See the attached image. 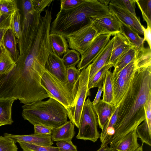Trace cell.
<instances>
[{
  "instance_id": "cell-20",
  "label": "cell",
  "mask_w": 151,
  "mask_h": 151,
  "mask_svg": "<svg viewBox=\"0 0 151 151\" xmlns=\"http://www.w3.org/2000/svg\"><path fill=\"white\" fill-rule=\"evenodd\" d=\"M16 98L12 97H0V127L11 125L14 122L12 117V108Z\"/></svg>"
},
{
  "instance_id": "cell-12",
  "label": "cell",
  "mask_w": 151,
  "mask_h": 151,
  "mask_svg": "<svg viewBox=\"0 0 151 151\" xmlns=\"http://www.w3.org/2000/svg\"><path fill=\"white\" fill-rule=\"evenodd\" d=\"M108 7L121 23L130 27L139 35H144L139 19L129 12L109 3Z\"/></svg>"
},
{
  "instance_id": "cell-27",
  "label": "cell",
  "mask_w": 151,
  "mask_h": 151,
  "mask_svg": "<svg viewBox=\"0 0 151 151\" xmlns=\"http://www.w3.org/2000/svg\"><path fill=\"white\" fill-rule=\"evenodd\" d=\"M135 61L138 68L151 65V49L144 46L137 49Z\"/></svg>"
},
{
  "instance_id": "cell-22",
  "label": "cell",
  "mask_w": 151,
  "mask_h": 151,
  "mask_svg": "<svg viewBox=\"0 0 151 151\" xmlns=\"http://www.w3.org/2000/svg\"><path fill=\"white\" fill-rule=\"evenodd\" d=\"M145 118L142 123L139 125L136 130L138 137L142 143L151 146V111L147 109L145 111Z\"/></svg>"
},
{
  "instance_id": "cell-2",
  "label": "cell",
  "mask_w": 151,
  "mask_h": 151,
  "mask_svg": "<svg viewBox=\"0 0 151 151\" xmlns=\"http://www.w3.org/2000/svg\"><path fill=\"white\" fill-rule=\"evenodd\" d=\"M110 12L108 6L98 0H85L73 8L60 10L51 23L50 33L60 35L65 38L90 23V18L105 16Z\"/></svg>"
},
{
  "instance_id": "cell-21",
  "label": "cell",
  "mask_w": 151,
  "mask_h": 151,
  "mask_svg": "<svg viewBox=\"0 0 151 151\" xmlns=\"http://www.w3.org/2000/svg\"><path fill=\"white\" fill-rule=\"evenodd\" d=\"M94 106L98 117L99 126L102 129L110 119L115 108L102 99Z\"/></svg>"
},
{
  "instance_id": "cell-24",
  "label": "cell",
  "mask_w": 151,
  "mask_h": 151,
  "mask_svg": "<svg viewBox=\"0 0 151 151\" xmlns=\"http://www.w3.org/2000/svg\"><path fill=\"white\" fill-rule=\"evenodd\" d=\"M120 23V32L127 38L133 46L137 49L143 46V38L132 29Z\"/></svg>"
},
{
  "instance_id": "cell-11",
  "label": "cell",
  "mask_w": 151,
  "mask_h": 151,
  "mask_svg": "<svg viewBox=\"0 0 151 151\" xmlns=\"http://www.w3.org/2000/svg\"><path fill=\"white\" fill-rule=\"evenodd\" d=\"M111 35V34H103L96 37L87 50L81 55V60L77 65V69L82 70L90 64L108 43Z\"/></svg>"
},
{
  "instance_id": "cell-43",
  "label": "cell",
  "mask_w": 151,
  "mask_h": 151,
  "mask_svg": "<svg viewBox=\"0 0 151 151\" xmlns=\"http://www.w3.org/2000/svg\"><path fill=\"white\" fill-rule=\"evenodd\" d=\"M23 14L28 13L35 11L33 7L31 0H23L22 1Z\"/></svg>"
},
{
  "instance_id": "cell-5",
  "label": "cell",
  "mask_w": 151,
  "mask_h": 151,
  "mask_svg": "<svg viewBox=\"0 0 151 151\" xmlns=\"http://www.w3.org/2000/svg\"><path fill=\"white\" fill-rule=\"evenodd\" d=\"M98 126V117L94 105L89 97L84 104L76 138L93 142L97 141L100 137Z\"/></svg>"
},
{
  "instance_id": "cell-50",
  "label": "cell",
  "mask_w": 151,
  "mask_h": 151,
  "mask_svg": "<svg viewBox=\"0 0 151 151\" xmlns=\"http://www.w3.org/2000/svg\"><path fill=\"white\" fill-rule=\"evenodd\" d=\"M143 144L142 143V145L134 151H143Z\"/></svg>"
},
{
  "instance_id": "cell-47",
  "label": "cell",
  "mask_w": 151,
  "mask_h": 151,
  "mask_svg": "<svg viewBox=\"0 0 151 151\" xmlns=\"http://www.w3.org/2000/svg\"><path fill=\"white\" fill-rule=\"evenodd\" d=\"M7 29H0V44H1L4 35Z\"/></svg>"
},
{
  "instance_id": "cell-10",
  "label": "cell",
  "mask_w": 151,
  "mask_h": 151,
  "mask_svg": "<svg viewBox=\"0 0 151 151\" xmlns=\"http://www.w3.org/2000/svg\"><path fill=\"white\" fill-rule=\"evenodd\" d=\"M90 21L98 35L103 34L114 35L120 32V22L110 12L105 16L90 18Z\"/></svg>"
},
{
  "instance_id": "cell-45",
  "label": "cell",
  "mask_w": 151,
  "mask_h": 151,
  "mask_svg": "<svg viewBox=\"0 0 151 151\" xmlns=\"http://www.w3.org/2000/svg\"><path fill=\"white\" fill-rule=\"evenodd\" d=\"M103 90V86H100L98 88V90L96 96L93 101L92 102L93 105H95L97 104L101 100L100 97Z\"/></svg>"
},
{
  "instance_id": "cell-1",
  "label": "cell",
  "mask_w": 151,
  "mask_h": 151,
  "mask_svg": "<svg viewBox=\"0 0 151 151\" xmlns=\"http://www.w3.org/2000/svg\"><path fill=\"white\" fill-rule=\"evenodd\" d=\"M151 97V65L138 68L119 107L114 133L109 144L136 129L145 119L144 106Z\"/></svg>"
},
{
  "instance_id": "cell-41",
  "label": "cell",
  "mask_w": 151,
  "mask_h": 151,
  "mask_svg": "<svg viewBox=\"0 0 151 151\" xmlns=\"http://www.w3.org/2000/svg\"><path fill=\"white\" fill-rule=\"evenodd\" d=\"M34 126V133L43 135H51L53 128L40 124H35Z\"/></svg>"
},
{
  "instance_id": "cell-26",
  "label": "cell",
  "mask_w": 151,
  "mask_h": 151,
  "mask_svg": "<svg viewBox=\"0 0 151 151\" xmlns=\"http://www.w3.org/2000/svg\"><path fill=\"white\" fill-rule=\"evenodd\" d=\"M113 65L109 63L104 66L98 71L93 77L89 80L88 88V90L94 87L102 86L107 71Z\"/></svg>"
},
{
  "instance_id": "cell-7",
  "label": "cell",
  "mask_w": 151,
  "mask_h": 151,
  "mask_svg": "<svg viewBox=\"0 0 151 151\" xmlns=\"http://www.w3.org/2000/svg\"><path fill=\"white\" fill-rule=\"evenodd\" d=\"M138 68L134 60L130 62L117 73H112L113 100L111 105L114 108L119 106L128 89L134 74Z\"/></svg>"
},
{
  "instance_id": "cell-32",
  "label": "cell",
  "mask_w": 151,
  "mask_h": 151,
  "mask_svg": "<svg viewBox=\"0 0 151 151\" xmlns=\"http://www.w3.org/2000/svg\"><path fill=\"white\" fill-rule=\"evenodd\" d=\"M23 151H59L57 147L48 146L28 143L18 142Z\"/></svg>"
},
{
  "instance_id": "cell-18",
  "label": "cell",
  "mask_w": 151,
  "mask_h": 151,
  "mask_svg": "<svg viewBox=\"0 0 151 151\" xmlns=\"http://www.w3.org/2000/svg\"><path fill=\"white\" fill-rule=\"evenodd\" d=\"M74 125L70 121L63 125L53 128L51 138L53 142L69 141L72 140L75 134Z\"/></svg>"
},
{
  "instance_id": "cell-44",
  "label": "cell",
  "mask_w": 151,
  "mask_h": 151,
  "mask_svg": "<svg viewBox=\"0 0 151 151\" xmlns=\"http://www.w3.org/2000/svg\"><path fill=\"white\" fill-rule=\"evenodd\" d=\"M141 27L144 36L143 41L147 42L149 47L151 49V27L147 26V28H145L142 25Z\"/></svg>"
},
{
  "instance_id": "cell-29",
  "label": "cell",
  "mask_w": 151,
  "mask_h": 151,
  "mask_svg": "<svg viewBox=\"0 0 151 151\" xmlns=\"http://www.w3.org/2000/svg\"><path fill=\"white\" fill-rule=\"evenodd\" d=\"M144 20L151 27V0H136Z\"/></svg>"
},
{
  "instance_id": "cell-38",
  "label": "cell",
  "mask_w": 151,
  "mask_h": 151,
  "mask_svg": "<svg viewBox=\"0 0 151 151\" xmlns=\"http://www.w3.org/2000/svg\"><path fill=\"white\" fill-rule=\"evenodd\" d=\"M56 144L59 151H78L77 148L72 141H58Z\"/></svg>"
},
{
  "instance_id": "cell-33",
  "label": "cell",
  "mask_w": 151,
  "mask_h": 151,
  "mask_svg": "<svg viewBox=\"0 0 151 151\" xmlns=\"http://www.w3.org/2000/svg\"><path fill=\"white\" fill-rule=\"evenodd\" d=\"M20 17L19 9H18L12 14L10 25V28L17 39L19 38L21 33Z\"/></svg>"
},
{
  "instance_id": "cell-46",
  "label": "cell",
  "mask_w": 151,
  "mask_h": 151,
  "mask_svg": "<svg viewBox=\"0 0 151 151\" xmlns=\"http://www.w3.org/2000/svg\"><path fill=\"white\" fill-rule=\"evenodd\" d=\"M97 151H117L116 150L110 148L108 145L101 146Z\"/></svg>"
},
{
  "instance_id": "cell-30",
  "label": "cell",
  "mask_w": 151,
  "mask_h": 151,
  "mask_svg": "<svg viewBox=\"0 0 151 151\" xmlns=\"http://www.w3.org/2000/svg\"><path fill=\"white\" fill-rule=\"evenodd\" d=\"M16 65V63L13 59L5 51L0 58V75L9 73Z\"/></svg>"
},
{
  "instance_id": "cell-17",
  "label": "cell",
  "mask_w": 151,
  "mask_h": 151,
  "mask_svg": "<svg viewBox=\"0 0 151 151\" xmlns=\"http://www.w3.org/2000/svg\"><path fill=\"white\" fill-rule=\"evenodd\" d=\"M114 37V42L109 63L112 64L114 67L119 57L128 49L133 47L120 32L116 34Z\"/></svg>"
},
{
  "instance_id": "cell-15",
  "label": "cell",
  "mask_w": 151,
  "mask_h": 151,
  "mask_svg": "<svg viewBox=\"0 0 151 151\" xmlns=\"http://www.w3.org/2000/svg\"><path fill=\"white\" fill-rule=\"evenodd\" d=\"M114 41V37L109 40L104 48L90 64L89 80L104 66L109 63Z\"/></svg>"
},
{
  "instance_id": "cell-9",
  "label": "cell",
  "mask_w": 151,
  "mask_h": 151,
  "mask_svg": "<svg viewBox=\"0 0 151 151\" xmlns=\"http://www.w3.org/2000/svg\"><path fill=\"white\" fill-rule=\"evenodd\" d=\"M97 33L90 23L67 36L69 47L78 52L81 55L87 50L97 36Z\"/></svg>"
},
{
  "instance_id": "cell-49",
  "label": "cell",
  "mask_w": 151,
  "mask_h": 151,
  "mask_svg": "<svg viewBox=\"0 0 151 151\" xmlns=\"http://www.w3.org/2000/svg\"><path fill=\"white\" fill-rule=\"evenodd\" d=\"M5 50L1 44H0V58L3 55L5 52Z\"/></svg>"
},
{
  "instance_id": "cell-37",
  "label": "cell",
  "mask_w": 151,
  "mask_h": 151,
  "mask_svg": "<svg viewBox=\"0 0 151 151\" xmlns=\"http://www.w3.org/2000/svg\"><path fill=\"white\" fill-rule=\"evenodd\" d=\"M81 70L77 68L75 66L66 68L68 83L73 84L77 81L80 76Z\"/></svg>"
},
{
  "instance_id": "cell-42",
  "label": "cell",
  "mask_w": 151,
  "mask_h": 151,
  "mask_svg": "<svg viewBox=\"0 0 151 151\" xmlns=\"http://www.w3.org/2000/svg\"><path fill=\"white\" fill-rule=\"evenodd\" d=\"M12 15L4 14L0 11V29H8L10 27Z\"/></svg>"
},
{
  "instance_id": "cell-4",
  "label": "cell",
  "mask_w": 151,
  "mask_h": 151,
  "mask_svg": "<svg viewBox=\"0 0 151 151\" xmlns=\"http://www.w3.org/2000/svg\"><path fill=\"white\" fill-rule=\"evenodd\" d=\"M41 84L50 98L55 99L65 107L68 114L73 106L76 96V82L73 84L64 83L46 71L42 77Z\"/></svg>"
},
{
  "instance_id": "cell-34",
  "label": "cell",
  "mask_w": 151,
  "mask_h": 151,
  "mask_svg": "<svg viewBox=\"0 0 151 151\" xmlns=\"http://www.w3.org/2000/svg\"><path fill=\"white\" fill-rule=\"evenodd\" d=\"M110 3L129 12L137 16L135 11L136 0H110Z\"/></svg>"
},
{
  "instance_id": "cell-13",
  "label": "cell",
  "mask_w": 151,
  "mask_h": 151,
  "mask_svg": "<svg viewBox=\"0 0 151 151\" xmlns=\"http://www.w3.org/2000/svg\"><path fill=\"white\" fill-rule=\"evenodd\" d=\"M45 69L60 81L65 84L68 83L66 68L62 59L53 52L49 55L47 58Z\"/></svg>"
},
{
  "instance_id": "cell-25",
  "label": "cell",
  "mask_w": 151,
  "mask_h": 151,
  "mask_svg": "<svg viewBox=\"0 0 151 151\" xmlns=\"http://www.w3.org/2000/svg\"><path fill=\"white\" fill-rule=\"evenodd\" d=\"M137 49L132 47L123 53L117 61L112 73H117L130 62L135 60Z\"/></svg>"
},
{
  "instance_id": "cell-23",
  "label": "cell",
  "mask_w": 151,
  "mask_h": 151,
  "mask_svg": "<svg viewBox=\"0 0 151 151\" xmlns=\"http://www.w3.org/2000/svg\"><path fill=\"white\" fill-rule=\"evenodd\" d=\"M49 39L52 52L59 57L60 58L68 50L67 41L62 35L50 33Z\"/></svg>"
},
{
  "instance_id": "cell-40",
  "label": "cell",
  "mask_w": 151,
  "mask_h": 151,
  "mask_svg": "<svg viewBox=\"0 0 151 151\" xmlns=\"http://www.w3.org/2000/svg\"><path fill=\"white\" fill-rule=\"evenodd\" d=\"M34 10L42 12L47 6H50L52 0H31Z\"/></svg>"
},
{
  "instance_id": "cell-31",
  "label": "cell",
  "mask_w": 151,
  "mask_h": 151,
  "mask_svg": "<svg viewBox=\"0 0 151 151\" xmlns=\"http://www.w3.org/2000/svg\"><path fill=\"white\" fill-rule=\"evenodd\" d=\"M80 55V53L75 50L68 49L62 58L65 67L67 68L75 66L78 64L81 60Z\"/></svg>"
},
{
  "instance_id": "cell-8",
  "label": "cell",
  "mask_w": 151,
  "mask_h": 151,
  "mask_svg": "<svg viewBox=\"0 0 151 151\" xmlns=\"http://www.w3.org/2000/svg\"><path fill=\"white\" fill-rule=\"evenodd\" d=\"M41 12L34 11L23 14L21 24V33L18 39L19 56H22L28 48L37 29Z\"/></svg>"
},
{
  "instance_id": "cell-28",
  "label": "cell",
  "mask_w": 151,
  "mask_h": 151,
  "mask_svg": "<svg viewBox=\"0 0 151 151\" xmlns=\"http://www.w3.org/2000/svg\"><path fill=\"white\" fill-rule=\"evenodd\" d=\"M112 72L109 70L103 82V101L111 105L113 100V91L112 83Z\"/></svg>"
},
{
  "instance_id": "cell-16",
  "label": "cell",
  "mask_w": 151,
  "mask_h": 151,
  "mask_svg": "<svg viewBox=\"0 0 151 151\" xmlns=\"http://www.w3.org/2000/svg\"><path fill=\"white\" fill-rule=\"evenodd\" d=\"M138 138L136 130L134 129L118 141L110 145L109 147L117 151H134L140 146L137 142Z\"/></svg>"
},
{
  "instance_id": "cell-35",
  "label": "cell",
  "mask_w": 151,
  "mask_h": 151,
  "mask_svg": "<svg viewBox=\"0 0 151 151\" xmlns=\"http://www.w3.org/2000/svg\"><path fill=\"white\" fill-rule=\"evenodd\" d=\"M18 9L16 1L0 0V11L4 14H12Z\"/></svg>"
},
{
  "instance_id": "cell-3",
  "label": "cell",
  "mask_w": 151,
  "mask_h": 151,
  "mask_svg": "<svg viewBox=\"0 0 151 151\" xmlns=\"http://www.w3.org/2000/svg\"><path fill=\"white\" fill-rule=\"evenodd\" d=\"M22 107L23 117L33 125L40 124L56 128L68 122L66 109L51 98L46 101H38L25 104Z\"/></svg>"
},
{
  "instance_id": "cell-39",
  "label": "cell",
  "mask_w": 151,
  "mask_h": 151,
  "mask_svg": "<svg viewBox=\"0 0 151 151\" xmlns=\"http://www.w3.org/2000/svg\"><path fill=\"white\" fill-rule=\"evenodd\" d=\"M85 0H61L60 10L71 9L79 5Z\"/></svg>"
},
{
  "instance_id": "cell-19",
  "label": "cell",
  "mask_w": 151,
  "mask_h": 151,
  "mask_svg": "<svg viewBox=\"0 0 151 151\" xmlns=\"http://www.w3.org/2000/svg\"><path fill=\"white\" fill-rule=\"evenodd\" d=\"M16 38L10 27L7 29L1 43L6 52L11 56L15 63L19 56Z\"/></svg>"
},
{
  "instance_id": "cell-6",
  "label": "cell",
  "mask_w": 151,
  "mask_h": 151,
  "mask_svg": "<svg viewBox=\"0 0 151 151\" xmlns=\"http://www.w3.org/2000/svg\"><path fill=\"white\" fill-rule=\"evenodd\" d=\"M90 67V64L81 72L76 81V94L73 104L68 114L70 121L78 128L84 103L87 97L91 96L88 88Z\"/></svg>"
},
{
  "instance_id": "cell-48",
  "label": "cell",
  "mask_w": 151,
  "mask_h": 151,
  "mask_svg": "<svg viewBox=\"0 0 151 151\" xmlns=\"http://www.w3.org/2000/svg\"><path fill=\"white\" fill-rule=\"evenodd\" d=\"M98 1L101 4L108 6V4L110 3V0H98Z\"/></svg>"
},
{
  "instance_id": "cell-36",
  "label": "cell",
  "mask_w": 151,
  "mask_h": 151,
  "mask_svg": "<svg viewBox=\"0 0 151 151\" xmlns=\"http://www.w3.org/2000/svg\"><path fill=\"white\" fill-rule=\"evenodd\" d=\"M0 151H18V148L13 141L4 136H0Z\"/></svg>"
},
{
  "instance_id": "cell-14",
  "label": "cell",
  "mask_w": 151,
  "mask_h": 151,
  "mask_svg": "<svg viewBox=\"0 0 151 151\" xmlns=\"http://www.w3.org/2000/svg\"><path fill=\"white\" fill-rule=\"evenodd\" d=\"M4 136L15 143L23 142L41 145L51 146L54 144L51 135L33 134L27 135H18L5 133Z\"/></svg>"
}]
</instances>
